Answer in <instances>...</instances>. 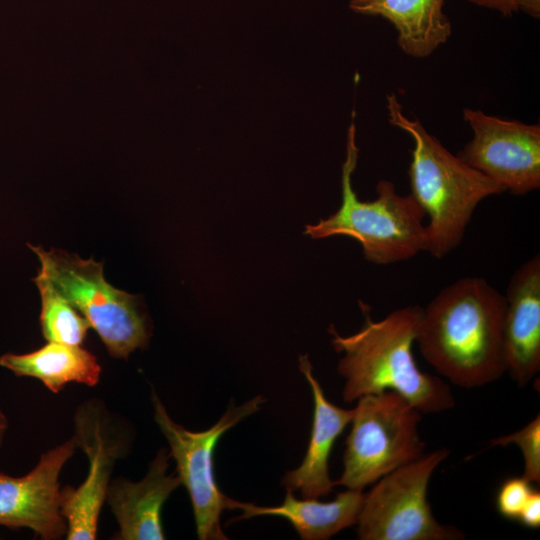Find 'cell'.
Here are the masks:
<instances>
[{
	"mask_svg": "<svg viewBox=\"0 0 540 540\" xmlns=\"http://www.w3.org/2000/svg\"><path fill=\"white\" fill-rule=\"evenodd\" d=\"M505 296L484 278L463 277L422 311L415 342L443 377L462 388L481 387L506 372Z\"/></svg>",
	"mask_w": 540,
	"mask_h": 540,
	"instance_id": "obj_1",
	"label": "cell"
},
{
	"mask_svg": "<svg viewBox=\"0 0 540 540\" xmlns=\"http://www.w3.org/2000/svg\"><path fill=\"white\" fill-rule=\"evenodd\" d=\"M360 306L365 321L358 332L342 336L332 325L328 330L335 351L344 354L337 366L345 379L344 402L393 390L422 414L451 409L455 399L448 383L422 372L412 354L423 308H399L374 321L367 305Z\"/></svg>",
	"mask_w": 540,
	"mask_h": 540,
	"instance_id": "obj_2",
	"label": "cell"
},
{
	"mask_svg": "<svg viewBox=\"0 0 540 540\" xmlns=\"http://www.w3.org/2000/svg\"><path fill=\"white\" fill-rule=\"evenodd\" d=\"M387 110L391 125L413 139L411 195L429 218L427 252L441 259L460 245L477 205L505 191L450 153L419 120L407 118L393 93L387 95Z\"/></svg>",
	"mask_w": 540,
	"mask_h": 540,
	"instance_id": "obj_3",
	"label": "cell"
},
{
	"mask_svg": "<svg viewBox=\"0 0 540 540\" xmlns=\"http://www.w3.org/2000/svg\"><path fill=\"white\" fill-rule=\"evenodd\" d=\"M357 160L356 130L352 122L342 165L341 205L326 219L306 225L304 233L312 239L349 236L361 244L367 261L379 265L405 261L419 252H427L425 213L411 194L399 195L391 181L382 179L376 186V199L359 200L352 186Z\"/></svg>",
	"mask_w": 540,
	"mask_h": 540,
	"instance_id": "obj_4",
	"label": "cell"
},
{
	"mask_svg": "<svg viewBox=\"0 0 540 540\" xmlns=\"http://www.w3.org/2000/svg\"><path fill=\"white\" fill-rule=\"evenodd\" d=\"M29 247L41 262L40 272L88 320L112 357L126 360L148 346L150 327L136 296L109 284L102 263L60 249Z\"/></svg>",
	"mask_w": 540,
	"mask_h": 540,
	"instance_id": "obj_5",
	"label": "cell"
},
{
	"mask_svg": "<svg viewBox=\"0 0 540 540\" xmlns=\"http://www.w3.org/2000/svg\"><path fill=\"white\" fill-rule=\"evenodd\" d=\"M346 439L343 472L335 486L363 490L424 454L422 413L393 390L357 399Z\"/></svg>",
	"mask_w": 540,
	"mask_h": 540,
	"instance_id": "obj_6",
	"label": "cell"
},
{
	"mask_svg": "<svg viewBox=\"0 0 540 540\" xmlns=\"http://www.w3.org/2000/svg\"><path fill=\"white\" fill-rule=\"evenodd\" d=\"M449 455L445 448L423 454L381 477L364 496L358 515L361 540H461L464 533L439 523L427 501L434 470Z\"/></svg>",
	"mask_w": 540,
	"mask_h": 540,
	"instance_id": "obj_7",
	"label": "cell"
},
{
	"mask_svg": "<svg viewBox=\"0 0 540 540\" xmlns=\"http://www.w3.org/2000/svg\"><path fill=\"white\" fill-rule=\"evenodd\" d=\"M151 400L154 420L169 444V453L176 462V474L190 497L197 537L200 540H226L220 516L229 509L231 498L219 489L214 474V452L220 438L244 418L254 414L265 401L263 396L235 406L231 402L226 412L210 428L190 431L176 423L153 390Z\"/></svg>",
	"mask_w": 540,
	"mask_h": 540,
	"instance_id": "obj_8",
	"label": "cell"
},
{
	"mask_svg": "<svg viewBox=\"0 0 540 540\" xmlns=\"http://www.w3.org/2000/svg\"><path fill=\"white\" fill-rule=\"evenodd\" d=\"M73 439L88 459V473L76 488H61L60 509L66 539L94 540L116 462L127 454L132 433L100 399L83 401L75 410Z\"/></svg>",
	"mask_w": 540,
	"mask_h": 540,
	"instance_id": "obj_9",
	"label": "cell"
},
{
	"mask_svg": "<svg viewBox=\"0 0 540 540\" xmlns=\"http://www.w3.org/2000/svg\"><path fill=\"white\" fill-rule=\"evenodd\" d=\"M473 137L458 157L504 191L521 196L540 187V126L463 109Z\"/></svg>",
	"mask_w": 540,
	"mask_h": 540,
	"instance_id": "obj_10",
	"label": "cell"
},
{
	"mask_svg": "<svg viewBox=\"0 0 540 540\" xmlns=\"http://www.w3.org/2000/svg\"><path fill=\"white\" fill-rule=\"evenodd\" d=\"M76 449L72 437L43 453L24 476L13 477L0 471V526L30 529L42 540L66 536L59 476Z\"/></svg>",
	"mask_w": 540,
	"mask_h": 540,
	"instance_id": "obj_11",
	"label": "cell"
},
{
	"mask_svg": "<svg viewBox=\"0 0 540 540\" xmlns=\"http://www.w3.org/2000/svg\"><path fill=\"white\" fill-rule=\"evenodd\" d=\"M503 326L506 371L525 386L540 370V255L512 275L505 295Z\"/></svg>",
	"mask_w": 540,
	"mask_h": 540,
	"instance_id": "obj_12",
	"label": "cell"
},
{
	"mask_svg": "<svg viewBox=\"0 0 540 540\" xmlns=\"http://www.w3.org/2000/svg\"><path fill=\"white\" fill-rule=\"evenodd\" d=\"M171 455L160 448L150 462L144 478L131 481L123 477L112 479L105 502L114 515L119 530L117 540H163L162 508L180 485L177 474H168Z\"/></svg>",
	"mask_w": 540,
	"mask_h": 540,
	"instance_id": "obj_13",
	"label": "cell"
},
{
	"mask_svg": "<svg viewBox=\"0 0 540 540\" xmlns=\"http://www.w3.org/2000/svg\"><path fill=\"white\" fill-rule=\"evenodd\" d=\"M299 368L312 390L313 423L305 457L296 469L285 473L281 484L303 498L319 499L335 486L329 476V457L336 439L351 422L354 409H343L326 398L307 355L299 357Z\"/></svg>",
	"mask_w": 540,
	"mask_h": 540,
	"instance_id": "obj_14",
	"label": "cell"
},
{
	"mask_svg": "<svg viewBox=\"0 0 540 540\" xmlns=\"http://www.w3.org/2000/svg\"><path fill=\"white\" fill-rule=\"evenodd\" d=\"M365 494L363 490L347 489L332 501L318 498L298 499L286 490L279 506H258L231 499L229 509H241L242 514L233 520L256 516H279L288 520L303 540H326L339 531L357 523Z\"/></svg>",
	"mask_w": 540,
	"mask_h": 540,
	"instance_id": "obj_15",
	"label": "cell"
},
{
	"mask_svg": "<svg viewBox=\"0 0 540 540\" xmlns=\"http://www.w3.org/2000/svg\"><path fill=\"white\" fill-rule=\"evenodd\" d=\"M445 0H351L352 11L380 16L397 31L401 50L412 57L432 54L451 36L452 27L443 11Z\"/></svg>",
	"mask_w": 540,
	"mask_h": 540,
	"instance_id": "obj_16",
	"label": "cell"
},
{
	"mask_svg": "<svg viewBox=\"0 0 540 540\" xmlns=\"http://www.w3.org/2000/svg\"><path fill=\"white\" fill-rule=\"evenodd\" d=\"M0 366L17 377L40 380L51 392L59 393L71 382L95 386L102 368L97 358L81 345L48 342L25 354L5 353Z\"/></svg>",
	"mask_w": 540,
	"mask_h": 540,
	"instance_id": "obj_17",
	"label": "cell"
},
{
	"mask_svg": "<svg viewBox=\"0 0 540 540\" xmlns=\"http://www.w3.org/2000/svg\"><path fill=\"white\" fill-rule=\"evenodd\" d=\"M41 295L40 325L48 342L82 345L91 328L88 320L41 272L33 279Z\"/></svg>",
	"mask_w": 540,
	"mask_h": 540,
	"instance_id": "obj_18",
	"label": "cell"
},
{
	"mask_svg": "<svg viewBox=\"0 0 540 540\" xmlns=\"http://www.w3.org/2000/svg\"><path fill=\"white\" fill-rule=\"evenodd\" d=\"M492 446L516 444L524 457L522 477L530 483L540 482V416L534 417L520 430L490 440Z\"/></svg>",
	"mask_w": 540,
	"mask_h": 540,
	"instance_id": "obj_19",
	"label": "cell"
},
{
	"mask_svg": "<svg viewBox=\"0 0 540 540\" xmlns=\"http://www.w3.org/2000/svg\"><path fill=\"white\" fill-rule=\"evenodd\" d=\"M531 484L522 476L504 481L496 497L498 512L505 518L517 520L534 490Z\"/></svg>",
	"mask_w": 540,
	"mask_h": 540,
	"instance_id": "obj_20",
	"label": "cell"
},
{
	"mask_svg": "<svg viewBox=\"0 0 540 540\" xmlns=\"http://www.w3.org/2000/svg\"><path fill=\"white\" fill-rule=\"evenodd\" d=\"M517 520L528 528L540 527V492L538 490H533Z\"/></svg>",
	"mask_w": 540,
	"mask_h": 540,
	"instance_id": "obj_21",
	"label": "cell"
},
{
	"mask_svg": "<svg viewBox=\"0 0 540 540\" xmlns=\"http://www.w3.org/2000/svg\"><path fill=\"white\" fill-rule=\"evenodd\" d=\"M471 3L496 10L500 12L503 16H511L514 12H517L518 9L515 4V0H468Z\"/></svg>",
	"mask_w": 540,
	"mask_h": 540,
	"instance_id": "obj_22",
	"label": "cell"
},
{
	"mask_svg": "<svg viewBox=\"0 0 540 540\" xmlns=\"http://www.w3.org/2000/svg\"><path fill=\"white\" fill-rule=\"evenodd\" d=\"M516 7L534 18L540 16V0H515Z\"/></svg>",
	"mask_w": 540,
	"mask_h": 540,
	"instance_id": "obj_23",
	"label": "cell"
},
{
	"mask_svg": "<svg viewBox=\"0 0 540 540\" xmlns=\"http://www.w3.org/2000/svg\"><path fill=\"white\" fill-rule=\"evenodd\" d=\"M8 429V419L4 412L0 409V448L3 444L6 431Z\"/></svg>",
	"mask_w": 540,
	"mask_h": 540,
	"instance_id": "obj_24",
	"label": "cell"
}]
</instances>
